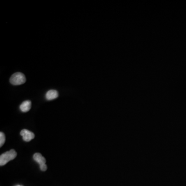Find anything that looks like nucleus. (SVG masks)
<instances>
[{
    "label": "nucleus",
    "instance_id": "nucleus-1",
    "mask_svg": "<svg viewBox=\"0 0 186 186\" xmlns=\"http://www.w3.org/2000/svg\"><path fill=\"white\" fill-rule=\"evenodd\" d=\"M17 152L14 150H11L2 154L0 156V166H4L8 162L16 157Z\"/></svg>",
    "mask_w": 186,
    "mask_h": 186
},
{
    "label": "nucleus",
    "instance_id": "nucleus-2",
    "mask_svg": "<svg viewBox=\"0 0 186 186\" xmlns=\"http://www.w3.org/2000/svg\"><path fill=\"white\" fill-rule=\"evenodd\" d=\"M10 83L13 85H19L23 84L26 81L25 76L20 72H16L10 78Z\"/></svg>",
    "mask_w": 186,
    "mask_h": 186
},
{
    "label": "nucleus",
    "instance_id": "nucleus-3",
    "mask_svg": "<svg viewBox=\"0 0 186 186\" xmlns=\"http://www.w3.org/2000/svg\"><path fill=\"white\" fill-rule=\"evenodd\" d=\"M20 135L22 136L23 140L25 142H29L33 139L35 137L34 133L27 129H23L21 131Z\"/></svg>",
    "mask_w": 186,
    "mask_h": 186
},
{
    "label": "nucleus",
    "instance_id": "nucleus-4",
    "mask_svg": "<svg viewBox=\"0 0 186 186\" xmlns=\"http://www.w3.org/2000/svg\"><path fill=\"white\" fill-rule=\"evenodd\" d=\"M59 96V93L56 90H50L46 93L45 97L46 99L48 100H51L55 99L57 98Z\"/></svg>",
    "mask_w": 186,
    "mask_h": 186
},
{
    "label": "nucleus",
    "instance_id": "nucleus-5",
    "mask_svg": "<svg viewBox=\"0 0 186 186\" xmlns=\"http://www.w3.org/2000/svg\"><path fill=\"white\" fill-rule=\"evenodd\" d=\"M31 101L26 100L23 102L20 106V109L23 112H27L31 108Z\"/></svg>",
    "mask_w": 186,
    "mask_h": 186
},
{
    "label": "nucleus",
    "instance_id": "nucleus-6",
    "mask_svg": "<svg viewBox=\"0 0 186 186\" xmlns=\"http://www.w3.org/2000/svg\"><path fill=\"white\" fill-rule=\"evenodd\" d=\"M34 160L40 164V166L42 164H45L46 160L44 157L41 155L40 153H36L33 156Z\"/></svg>",
    "mask_w": 186,
    "mask_h": 186
},
{
    "label": "nucleus",
    "instance_id": "nucleus-7",
    "mask_svg": "<svg viewBox=\"0 0 186 186\" xmlns=\"http://www.w3.org/2000/svg\"><path fill=\"white\" fill-rule=\"evenodd\" d=\"M5 142V136L3 132H0V147H2L4 145Z\"/></svg>",
    "mask_w": 186,
    "mask_h": 186
},
{
    "label": "nucleus",
    "instance_id": "nucleus-8",
    "mask_svg": "<svg viewBox=\"0 0 186 186\" xmlns=\"http://www.w3.org/2000/svg\"><path fill=\"white\" fill-rule=\"evenodd\" d=\"M40 168L42 171H45L47 170V167L45 164H42L40 166Z\"/></svg>",
    "mask_w": 186,
    "mask_h": 186
},
{
    "label": "nucleus",
    "instance_id": "nucleus-9",
    "mask_svg": "<svg viewBox=\"0 0 186 186\" xmlns=\"http://www.w3.org/2000/svg\"></svg>",
    "mask_w": 186,
    "mask_h": 186
}]
</instances>
